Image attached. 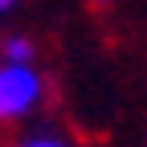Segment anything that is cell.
I'll list each match as a JSON object with an SVG mask.
<instances>
[{
	"label": "cell",
	"instance_id": "obj_1",
	"mask_svg": "<svg viewBox=\"0 0 147 147\" xmlns=\"http://www.w3.org/2000/svg\"><path fill=\"white\" fill-rule=\"evenodd\" d=\"M41 98H45V78L37 65L0 61V127L33 115L41 106Z\"/></svg>",
	"mask_w": 147,
	"mask_h": 147
},
{
	"label": "cell",
	"instance_id": "obj_5",
	"mask_svg": "<svg viewBox=\"0 0 147 147\" xmlns=\"http://www.w3.org/2000/svg\"><path fill=\"white\" fill-rule=\"evenodd\" d=\"M94 4H110V0H94Z\"/></svg>",
	"mask_w": 147,
	"mask_h": 147
},
{
	"label": "cell",
	"instance_id": "obj_2",
	"mask_svg": "<svg viewBox=\"0 0 147 147\" xmlns=\"http://www.w3.org/2000/svg\"><path fill=\"white\" fill-rule=\"evenodd\" d=\"M37 57V45L29 37H4L0 41V61H12V65H33Z\"/></svg>",
	"mask_w": 147,
	"mask_h": 147
},
{
	"label": "cell",
	"instance_id": "obj_3",
	"mask_svg": "<svg viewBox=\"0 0 147 147\" xmlns=\"http://www.w3.org/2000/svg\"><path fill=\"white\" fill-rule=\"evenodd\" d=\"M16 147H74L69 139H61V135H29V139H21Z\"/></svg>",
	"mask_w": 147,
	"mask_h": 147
},
{
	"label": "cell",
	"instance_id": "obj_4",
	"mask_svg": "<svg viewBox=\"0 0 147 147\" xmlns=\"http://www.w3.org/2000/svg\"><path fill=\"white\" fill-rule=\"evenodd\" d=\"M16 4H21V0H0V16H8V12H16Z\"/></svg>",
	"mask_w": 147,
	"mask_h": 147
}]
</instances>
